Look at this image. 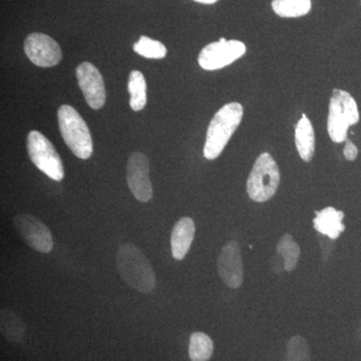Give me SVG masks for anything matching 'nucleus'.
<instances>
[{
	"instance_id": "nucleus-1",
	"label": "nucleus",
	"mask_w": 361,
	"mask_h": 361,
	"mask_svg": "<svg viewBox=\"0 0 361 361\" xmlns=\"http://www.w3.org/2000/svg\"><path fill=\"white\" fill-rule=\"evenodd\" d=\"M116 261L121 277L130 288L142 293H151L156 288L155 271L141 249L134 244L118 247Z\"/></svg>"
},
{
	"instance_id": "nucleus-2",
	"label": "nucleus",
	"mask_w": 361,
	"mask_h": 361,
	"mask_svg": "<svg viewBox=\"0 0 361 361\" xmlns=\"http://www.w3.org/2000/svg\"><path fill=\"white\" fill-rule=\"evenodd\" d=\"M243 106L239 103L225 104L214 116L207 130L204 157L215 160L224 151L235 130L243 118Z\"/></svg>"
},
{
	"instance_id": "nucleus-3",
	"label": "nucleus",
	"mask_w": 361,
	"mask_h": 361,
	"mask_svg": "<svg viewBox=\"0 0 361 361\" xmlns=\"http://www.w3.org/2000/svg\"><path fill=\"white\" fill-rule=\"evenodd\" d=\"M59 130L66 146L73 155L87 160L92 155V135L89 127L78 111L68 104H63L58 111Z\"/></svg>"
},
{
	"instance_id": "nucleus-4",
	"label": "nucleus",
	"mask_w": 361,
	"mask_h": 361,
	"mask_svg": "<svg viewBox=\"0 0 361 361\" xmlns=\"http://www.w3.org/2000/svg\"><path fill=\"white\" fill-rule=\"evenodd\" d=\"M360 122L357 104L349 92L334 90L330 99L327 130L334 142H345L350 126Z\"/></svg>"
},
{
	"instance_id": "nucleus-5",
	"label": "nucleus",
	"mask_w": 361,
	"mask_h": 361,
	"mask_svg": "<svg viewBox=\"0 0 361 361\" xmlns=\"http://www.w3.org/2000/svg\"><path fill=\"white\" fill-rule=\"evenodd\" d=\"M279 183L280 172L276 161L270 154H261L247 180V192L251 200L259 203L269 200L276 193Z\"/></svg>"
},
{
	"instance_id": "nucleus-6",
	"label": "nucleus",
	"mask_w": 361,
	"mask_h": 361,
	"mask_svg": "<svg viewBox=\"0 0 361 361\" xmlns=\"http://www.w3.org/2000/svg\"><path fill=\"white\" fill-rule=\"evenodd\" d=\"M27 152L33 165L51 179L61 182L65 177L63 161L51 141L37 130L27 135Z\"/></svg>"
},
{
	"instance_id": "nucleus-7",
	"label": "nucleus",
	"mask_w": 361,
	"mask_h": 361,
	"mask_svg": "<svg viewBox=\"0 0 361 361\" xmlns=\"http://www.w3.org/2000/svg\"><path fill=\"white\" fill-rule=\"evenodd\" d=\"M246 51V45L239 40L221 39L202 49L198 63L205 71L221 70L241 59Z\"/></svg>"
},
{
	"instance_id": "nucleus-8",
	"label": "nucleus",
	"mask_w": 361,
	"mask_h": 361,
	"mask_svg": "<svg viewBox=\"0 0 361 361\" xmlns=\"http://www.w3.org/2000/svg\"><path fill=\"white\" fill-rule=\"evenodd\" d=\"M13 225L26 244L40 253H49L54 248L51 230L39 218L30 214H18Z\"/></svg>"
},
{
	"instance_id": "nucleus-9",
	"label": "nucleus",
	"mask_w": 361,
	"mask_h": 361,
	"mask_svg": "<svg viewBox=\"0 0 361 361\" xmlns=\"http://www.w3.org/2000/svg\"><path fill=\"white\" fill-rule=\"evenodd\" d=\"M25 52L33 65L40 68H51L59 65L63 59L61 47L49 35L35 32L25 42Z\"/></svg>"
},
{
	"instance_id": "nucleus-10",
	"label": "nucleus",
	"mask_w": 361,
	"mask_h": 361,
	"mask_svg": "<svg viewBox=\"0 0 361 361\" xmlns=\"http://www.w3.org/2000/svg\"><path fill=\"white\" fill-rule=\"evenodd\" d=\"M127 182L137 201L147 203L151 200L153 186L149 180V161L148 157L141 152H135L128 160Z\"/></svg>"
},
{
	"instance_id": "nucleus-11",
	"label": "nucleus",
	"mask_w": 361,
	"mask_h": 361,
	"mask_svg": "<svg viewBox=\"0 0 361 361\" xmlns=\"http://www.w3.org/2000/svg\"><path fill=\"white\" fill-rule=\"evenodd\" d=\"M77 78L85 102L94 110H99L106 104V92L103 77L90 63H82L77 68Z\"/></svg>"
},
{
	"instance_id": "nucleus-12",
	"label": "nucleus",
	"mask_w": 361,
	"mask_h": 361,
	"mask_svg": "<svg viewBox=\"0 0 361 361\" xmlns=\"http://www.w3.org/2000/svg\"><path fill=\"white\" fill-rule=\"evenodd\" d=\"M218 273L230 288H239L243 282L244 269L239 243L235 240L228 242L218 258Z\"/></svg>"
},
{
	"instance_id": "nucleus-13",
	"label": "nucleus",
	"mask_w": 361,
	"mask_h": 361,
	"mask_svg": "<svg viewBox=\"0 0 361 361\" xmlns=\"http://www.w3.org/2000/svg\"><path fill=\"white\" fill-rule=\"evenodd\" d=\"M195 236V223L189 217L180 218L176 223L171 236L173 257L176 260H183L186 257Z\"/></svg>"
},
{
	"instance_id": "nucleus-14",
	"label": "nucleus",
	"mask_w": 361,
	"mask_h": 361,
	"mask_svg": "<svg viewBox=\"0 0 361 361\" xmlns=\"http://www.w3.org/2000/svg\"><path fill=\"white\" fill-rule=\"evenodd\" d=\"M344 213L342 211H337L334 207H327L320 212H316L313 224L316 231L326 235L331 240H336L345 230V226L342 223Z\"/></svg>"
},
{
	"instance_id": "nucleus-15",
	"label": "nucleus",
	"mask_w": 361,
	"mask_h": 361,
	"mask_svg": "<svg viewBox=\"0 0 361 361\" xmlns=\"http://www.w3.org/2000/svg\"><path fill=\"white\" fill-rule=\"evenodd\" d=\"M295 145L299 156L303 161H310L314 155L315 134L312 123L307 116L302 118L297 123L295 129Z\"/></svg>"
},
{
	"instance_id": "nucleus-16",
	"label": "nucleus",
	"mask_w": 361,
	"mask_h": 361,
	"mask_svg": "<svg viewBox=\"0 0 361 361\" xmlns=\"http://www.w3.org/2000/svg\"><path fill=\"white\" fill-rule=\"evenodd\" d=\"M0 329L2 336L11 343H20L25 337L26 325L23 318L6 308L0 312Z\"/></svg>"
},
{
	"instance_id": "nucleus-17",
	"label": "nucleus",
	"mask_w": 361,
	"mask_h": 361,
	"mask_svg": "<svg viewBox=\"0 0 361 361\" xmlns=\"http://www.w3.org/2000/svg\"><path fill=\"white\" fill-rule=\"evenodd\" d=\"M128 90L130 108L135 111H142L147 104V82L141 71H130Z\"/></svg>"
},
{
	"instance_id": "nucleus-18",
	"label": "nucleus",
	"mask_w": 361,
	"mask_h": 361,
	"mask_svg": "<svg viewBox=\"0 0 361 361\" xmlns=\"http://www.w3.org/2000/svg\"><path fill=\"white\" fill-rule=\"evenodd\" d=\"M214 353V342L204 332H194L190 337L189 357L191 361H208Z\"/></svg>"
},
{
	"instance_id": "nucleus-19",
	"label": "nucleus",
	"mask_w": 361,
	"mask_h": 361,
	"mask_svg": "<svg viewBox=\"0 0 361 361\" xmlns=\"http://www.w3.org/2000/svg\"><path fill=\"white\" fill-rule=\"evenodd\" d=\"M272 8L281 18H300L311 11V0H273Z\"/></svg>"
},
{
	"instance_id": "nucleus-20",
	"label": "nucleus",
	"mask_w": 361,
	"mask_h": 361,
	"mask_svg": "<svg viewBox=\"0 0 361 361\" xmlns=\"http://www.w3.org/2000/svg\"><path fill=\"white\" fill-rule=\"evenodd\" d=\"M277 251L284 260V269L292 271L295 269L297 262L300 257V248L294 241L290 234H285L277 244Z\"/></svg>"
},
{
	"instance_id": "nucleus-21",
	"label": "nucleus",
	"mask_w": 361,
	"mask_h": 361,
	"mask_svg": "<svg viewBox=\"0 0 361 361\" xmlns=\"http://www.w3.org/2000/svg\"><path fill=\"white\" fill-rule=\"evenodd\" d=\"M135 52L147 59H161L167 56V49L159 40L149 39L148 37H140L133 47Z\"/></svg>"
},
{
	"instance_id": "nucleus-22",
	"label": "nucleus",
	"mask_w": 361,
	"mask_h": 361,
	"mask_svg": "<svg viewBox=\"0 0 361 361\" xmlns=\"http://www.w3.org/2000/svg\"><path fill=\"white\" fill-rule=\"evenodd\" d=\"M286 361H311L310 348L301 336H295L287 343Z\"/></svg>"
},
{
	"instance_id": "nucleus-23",
	"label": "nucleus",
	"mask_w": 361,
	"mask_h": 361,
	"mask_svg": "<svg viewBox=\"0 0 361 361\" xmlns=\"http://www.w3.org/2000/svg\"><path fill=\"white\" fill-rule=\"evenodd\" d=\"M345 147L343 149V155L345 157L346 160L355 161L358 156V149L356 148L355 144L353 142L346 140Z\"/></svg>"
},
{
	"instance_id": "nucleus-24",
	"label": "nucleus",
	"mask_w": 361,
	"mask_h": 361,
	"mask_svg": "<svg viewBox=\"0 0 361 361\" xmlns=\"http://www.w3.org/2000/svg\"><path fill=\"white\" fill-rule=\"evenodd\" d=\"M194 1L199 2V4H214L218 1V0H194Z\"/></svg>"
}]
</instances>
